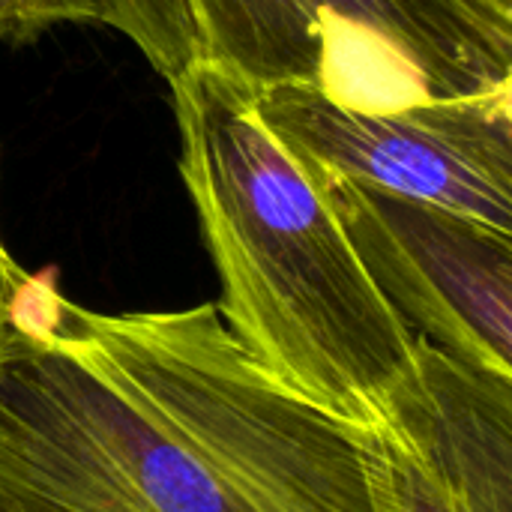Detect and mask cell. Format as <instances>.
<instances>
[{"mask_svg":"<svg viewBox=\"0 0 512 512\" xmlns=\"http://www.w3.org/2000/svg\"><path fill=\"white\" fill-rule=\"evenodd\" d=\"M366 447L375 512H453L423 462L393 429H372Z\"/></svg>","mask_w":512,"mask_h":512,"instance_id":"obj_8","label":"cell"},{"mask_svg":"<svg viewBox=\"0 0 512 512\" xmlns=\"http://www.w3.org/2000/svg\"><path fill=\"white\" fill-rule=\"evenodd\" d=\"M18 273H21V267L12 261V255L6 252V246L0 240V357H3L6 339H9V312H12V297H15Z\"/></svg>","mask_w":512,"mask_h":512,"instance_id":"obj_10","label":"cell"},{"mask_svg":"<svg viewBox=\"0 0 512 512\" xmlns=\"http://www.w3.org/2000/svg\"><path fill=\"white\" fill-rule=\"evenodd\" d=\"M252 105L303 165L512 234V87L360 111L312 87L273 84L252 87Z\"/></svg>","mask_w":512,"mask_h":512,"instance_id":"obj_4","label":"cell"},{"mask_svg":"<svg viewBox=\"0 0 512 512\" xmlns=\"http://www.w3.org/2000/svg\"><path fill=\"white\" fill-rule=\"evenodd\" d=\"M198 60L249 87L300 84L390 111L512 87V12L495 0H183Z\"/></svg>","mask_w":512,"mask_h":512,"instance_id":"obj_3","label":"cell"},{"mask_svg":"<svg viewBox=\"0 0 512 512\" xmlns=\"http://www.w3.org/2000/svg\"><path fill=\"white\" fill-rule=\"evenodd\" d=\"M495 3H498L501 9H510V12H512V0H495Z\"/></svg>","mask_w":512,"mask_h":512,"instance_id":"obj_12","label":"cell"},{"mask_svg":"<svg viewBox=\"0 0 512 512\" xmlns=\"http://www.w3.org/2000/svg\"><path fill=\"white\" fill-rule=\"evenodd\" d=\"M72 21L108 27L105 0H0V48H18Z\"/></svg>","mask_w":512,"mask_h":512,"instance_id":"obj_9","label":"cell"},{"mask_svg":"<svg viewBox=\"0 0 512 512\" xmlns=\"http://www.w3.org/2000/svg\"><path fill=\"white\" fill-rule=\"evenodd\" d=\"M168 84L180 174L228 330L330 417L384 429L414 378L417 336L363 270L312 174L255 114L252 87L204 60Z\"/></svg>","mask_w":512,"mask_h":512,"instance_id":"obj_2","label":"cell"},{"mask_svg":"<svg viewBox=\"0 0 512 512\" xmlns=\"http://www.w3.org/2000/svg\"><path fill=\"white\" fill-rule=\"evenodd\" d=\"M105 9L108 27L120 30L165 81L198 60V39L183 0H105Z\"/></svg>","mask_w":512,"mask_h":512,"instance_id":"obj_7","label":"cell"},{"mask_svg":"<svg viewBox=\"0 0 512 512\" xmlns=\"http://www.w3.org/2000/svg\"><path fill=\"white\" fill-rule=\"evenodd\" d=\"M0 512H21L15 507V501H12L3 489H0Z\"/></svg>","mask_w":512,"mask_h":512,"instance_id":"obj_11","label":"cell"},{"mask_svg":"<svg viewBox=\"0 0 512 512\" xmlns=\"http://www.w3.org/2000/svg\"><path fill=\"white\" fill-rule=\"evenodd\" d=\"M363 270L438 351L512 378V234L459 210L303 165Z\"/></svg>","mask_w":512,"mask_h":512,"instance_id":"obj_5","label":"cell"},{"mask_svg":"<svg viewBox=\"0 0 512 512\" xmlns=\"http://www.w3.org/2000/svg\"><path fill=\"white\" fill-rule=\"evenodd\" d=\"M387 429L414 450L453 512H512V378L417 336L414 378Z\"/></svg>","mask_w":512,"mask_h":512,"instance_id":"obj_6","label":"cell"},{"mask_svg":"<svg viewBox=\"0 0 512 512\" xmlns=\"http://www.w3.org/2000/svg\"><path fill=\"white\" fill-rule=\"evenodd\" d=\"M366 441L273 378L216 303L108 315L18 273L0 489L21 512H375Z\"/></svg>","mask_w":512,"mask_h":512,"instance_id":"obj_1","label":"cell"}]
</instances>
